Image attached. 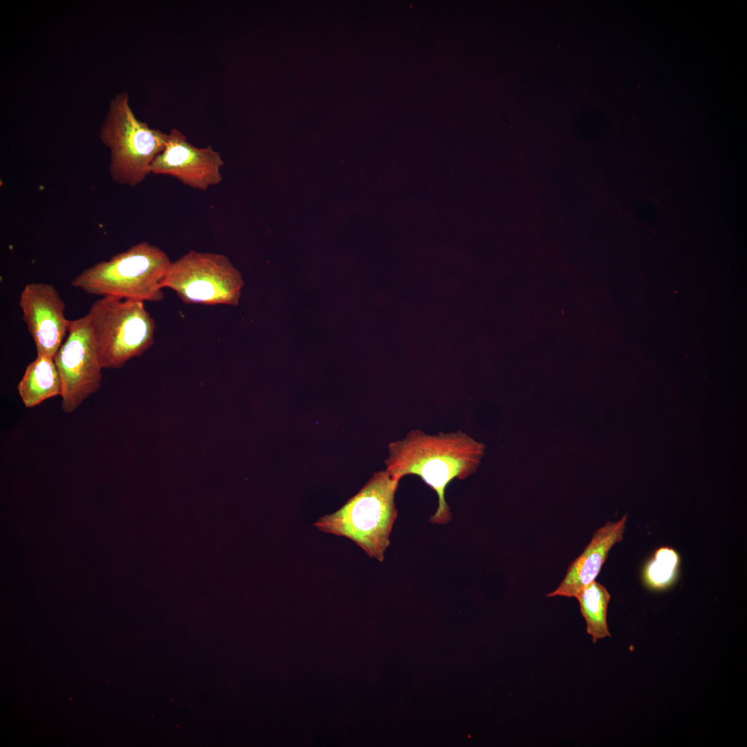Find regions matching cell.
Listing matches in <instances>:
<instances>
[{
	"instance_id": "4",
	"label": "cell",
	"mask_w": 747,
	"mask_h": 747,
	"mask_svg": "<svg viewBox=\"0 0 747 747\" xmlns=\"http://www.w3.org/2000/svg\"><path fill=\"white\" fill-rule=\"evenodd\" d=\"M100 138L110 149L109 170L112 181L136 187L151 174V164L164 150L168 133L138 120L129 106L127 93H122L110 102Z\"/></svg>"
},
{
	"instance_id": "13",
	"label": "cell",
	"mask_w": 747,
	"mask_h": 747,
	"mask_svg": "<svg viewBox=\"0 0 747 747\" xmlns=\"http://www.w3.org/2000/svg\"><path fill=\"white\" fill-rule=\"evenodd\" d=\"M679 557L670 548L658 549L648 564L645 577L647 584L653 589H665L672 584L677 573Z\"/></svg>"
},
{
	"instance_id": "6",
	"label": "cell",
	"mask_w": 747,
	"mask_h": 747,
	"mask_svg": "<svg viewBox=\"0 0 747 747\" xmlns=\"http://www.w3.org/2000/svg\"><path fill=\"white\" fill-rule=\"evenodd\" d=\"M243 286L241 274L225 255L194 250L172 261L163 286L186 304L237 306Z\"/></svg>"
},
{
	"instance_id": "10",
	"label": "cell",
	"mask_w": 747,
	"mask_h": 747,
	"mask_svg": "<svg viewBox=\"0 0 747 747\" xmlns=\"http://www.w3.org/2000/svg\"><path fill=\"white\" fill-rule=\"evenodd\" d=\"M627 519V516L624 515L618 521H608L599 528L584 551L571 562L560 585L546 596L575 598L581 589L595 580L609 551L623 540Z\"/></svg>"
},
{
	"instance_id": "3",
	"label": "cell",
	"mask_w": 747,
	"mask_h": 747,
	"mask_svg": "<svg viewBox=\"0 0 747 747\" xmlns=\"http://www.w3.org/2000/svg\"><path fill=\"white\" fill-rule=\"evenodd\" d=\"M171 264L163 250L142 241L83 270L71 285L102 297L158 302Z\"/></svg>"
},
{
	"instance_id": "5",
	"label": "cell",
	"mask_w": 747,
	"mask_h": 747,
	"mask_svg": "<svg viewBox=\"0 0 747 747\" xmlns=\"http://www.w3.org/2000/svg\"><path fill=\"white\" fill-rule=\"evenodd\" d=\"M88 314L103 369L120 368L154 343L156 325L144 302L102 297Z\"/></svg>"
},
{
	"instance_id": "2",
	"label": "cell",
	"mask_w": 747,
	"mask_h": 747,
	"mask_svg": "<svg viewBox=\"0 0 747 747\" xmlns=\"http://www.w3.org/2000/svg\"><path fill=\"white\" fill-rule=\"evenodd\" d=\"M399 481L387 470L376 472L342 508L320 517L315 526L351 540L369 557L382 562L397 517L394 499Z\"/></svg>"
},
{
	"instance_id": "9",
	"label": "cell",
	"mask_w": 747,
	"mask_h": 747,
	"mask_svg": "<svg viewBox=\"0 0 747 747\" xmlns=\"http://www.w3.org/2000/svg\"><path fill=\"white\" fill-rule=\"evenodd\" d=\"M19 306L37 355L54 358L68 333L69 324L58 291L49 284L28 283L21 292Z\"/></svg>"
},
{
	"instance_id": "7",
	"label": "cell",
	"mask_w": 747,
	"mask_h": 747,
	"mask_svg": "<svg viewBox=\"0 0 747 747\" xmlns=\"http://www.w3.org/2000/svg\"><path fill=\"white\" fill-rule=\"evenodd\" d=\"M53 359L62 382V408L70 414L98 391L102 378L88 313L69 320L67 336Z\"/></svg>"
},
{
	"instance_id": "11",
	"label": "cell",
	"mask_w": 747,
	"mask_h": 747,
	"mask_svg": "<svg viewBox=\"0 0 747 747\" xmlns=\"http://www.w3.org/2000/svg\"><path fill=\"white\" fill-rule=\"evenodd\" d=\"M24 405L33 407L44 400L62 394V382L54 359L37 355L26 367L17 385Z\"/></svg>"
},
{
	"instance_id": "1",
	"label": "cell",
	"mask_w": 747,
	"mask_h": 747,
	"mask_svg": "<svg viewBox=\"0 0 747 747\" xmlns=\"http://www.w3.org/2000/svg\"><path fill=\"white\" fill-rule=\"evenodd\" d=\"M486 446L461 432L430 435L420 430L389 445L386 470L394 478L415 474L438 496V507L430 517L433 524H445L452 518L445 498L447 486L454 479H465L477 470Z\"/></svg>"
},
{
	"instance_id": "8",
	"label": "cell",
	"mask_w": 747,
	"mask_h": 747,
	"mask_svg": "<svg viewBox=\"0 0 747 747\" xmlns=\"http://www.w3.org/2000/svg\"><path fill=\"white\" fill-rule=\"evenodd\" d=\"M221 154L211 146L197 147L176 129L168 133L164 150L151 166V173L170 176L184 185L201 191L222 181L221 168L224 166Z\"/></svg>"
},
{
	"instance_id": "12",
	"label": "cell",
	"mask_w": 747,
	"mask_h": 747,
	"mask_svg": "<svg viewBox=\"0 0 747 747\" xmlns=\"http://www.w3.org/2000/svg\"><path fill=\"white\" fill-rule=\"evenodd\" d=\"M579 602L581 614L587 624V632L593 643L611 637L607 614L611 595L607 589L596 580L585 585L575 596Z\"/></svg>"
}]
</instances>
